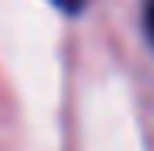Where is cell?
Wrapping results in <instances>:
<instances>
[{
  "instance_id": "obj_1",
  "label": "cell",
  "mask_w": 154,
  "mask_h": 151,
  "mask_svg": "<svg viewBox=\"0 0 154 151\" xmlns=\"http://www.w3.org/2000/svg\"><path fill=\"white\" fill-rule=\"evenodd\" d=\"M144 31H147V41L154 48V0H144Z\"/></svg>"
},
{
  "instance_id": "obj_2",
  "label": "cell",
  "mask_w": 154,
  "mask_h": 151,
  "mask_svg": "<svg viewBox=\"0 0 154 151\" xmlns=\"http://www.w3.org/2000/svg\"><path fill=\"white\" fill-rule=\"evenodd\" d=\"M51 4H55V7H62L65 14H79V11L89 4V0H51Z\"/></svg>"
}]
</instances>
